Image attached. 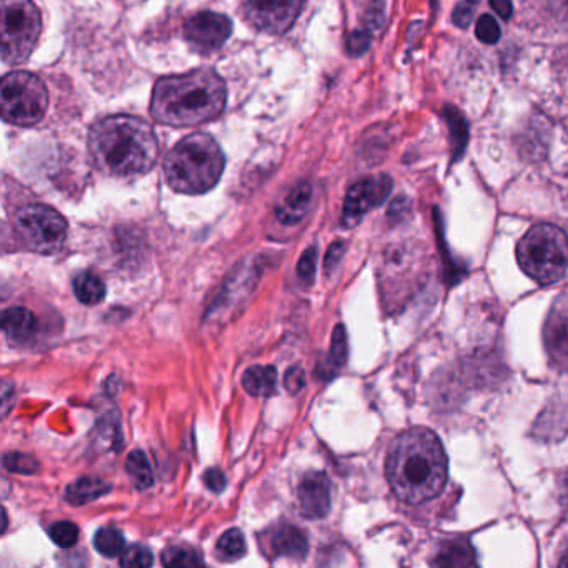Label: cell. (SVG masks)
I'll return each mask as SVG.
<instances>
[{"instance_id": "6da1fadb", "label": "cell", "mask_w": 568, "mask_h": 568, "mask_svg": "<svg viewBox=\"0 0 568 568\" xmlns=\"http://www.w3.org/2000/svg\"><path fill=\"white\" fill-rule=\"evenodd\" d=\"M394 494L407 504L432 500L447 484L448 462L434 432L414 427L395 438L385 464Z\"/></svg>"}, {"instance_id": "7a4b0ae2", "label": "cell", "mask_w": 568, "mask_h": 568, "mask_svg": "<svg viewBox=\"0 0 568 568\" xmlns=\"http://www.w3.org/2000/svg\"><path fill=\"white\" fill-rule=\"evenodd\" d=\"M89 151L99 171L109 178L134 179L154 168L159 142L144 119L112 115L91 129Z\"/></svg>"}, {"instance_id": "3957f363", "label": "cell", "mask_w": 568, "mask_h": 568, "mask_svg": "<svg viewBox=\"0 0 568 568\" xmlns=\"http://www.w3.org/2000/svg\"><path fill=\"white\" fill-rule=\"evenodd\" d=\"M227 102L224 79L212 69H195L161 79L152 94V118L172 128H192L217 119Z\"/></svg>"}, {"instance_id": "277c9868", "label": "cell", "mask_w": 568, "mask_h": 568, "mask_svg": "<svg viewBox=\"0 0 568 568\" xmlns=\"http://www.w3.org/2000/svg\"><path fill=\"white\" fill-rule=\"evenodd\" d=\"M224 168L225 158L217 142L207 134H192L165 158V181L179 194H205L221 181Z\"/></svg>"}, {"instance_id": "5b68a950", "label": "cell", "mask_w": 568, "mask_h": 568, "mask_svg": "<svg viewBox=\"0 0 568 568\" xmlns=\"http://www.w3.org/2000/svg\"><path fill=\"white\" fill-rule=\"evenodd\" d=\"M521 271L541 285L554 284L568 268V237L550 224L531 227L517 245Z\"/></svg>"}, {"instance_id": "8992f818", "label": "cell", "mask_w": 568, "mask_h": 568, "mask_svg": "<svg viewBox=\"0 0 568 568\" xmlns=\"http://www.w3.org/2000/svg\"><path fill=\"white\" fill-rule=\"evenodd\" d=\"M49 94L44 82L31 72H11L2 79L0 109L9 124L36 125L48 112Z\"/></svg>"}, {"instance_id": "52a82bcc", "label": "cell", "mask_w": 568, "mask_h": 568, "mask_svg": "<svg viewBox=\"0 0 568 568\" xmlns=\"http://www.w3.org/2000/svg\"><path fill=\"white\" fill-rule=\"evenodd\" d=\"M2 61L19 65L31 58L41 36V12L32 0H2Z\"/></svg>"}, {"instance_id": "ba28073f", "label": "cell", "mask_w": 568, "mask_h": 568, "mask_svg": "<svg viewBox=\"0 0 568 568\" xmlns=\"http://www.w3.org/2000/svg\"><path fill=\"white\" fill-rule=\"evenodd\" d=\"M16 229L29 247L41 252L58 251L68 235V222L55 209L44 204H29L19 209Z\"/></svg>"}, {"instance_id": "9c48e42d", "label": "cell", "mask_w": 568, "mask_h": 568, "mask_svg": "<svg viewBox=\"0 0 568 568\" xmlns=\"http://www.w3.org/2000/svg\"><path fill=\"white\" fill-rule=\"evenodd\" d=\"M242 9L252 28L271 36H281L297 21L302 0H244Z\"/></svg>"}, {"instance_id": "30bf717a", "label": "cell", "mask_w": 568, "mask_h": 568, "mask_svg": "<svg viewBox=\"0 0 568 568\" xmlns=\"http://www.w3.org/2000/svg\"><path fill=\"white\" fill-rule=\"evenodd\" d=\"M392 179L388 175H371L362 179L348 189L345 197L342 222L345 227H354L372 209L387 201L392 192Z\"/></svg>"}, {"instance_id": "8fae6325", "label": "cell", "mask_w": 568, "mask_h": 568, "mask_svg": "<svg viewBox=\"0 0 568 568\" xmlns=\"http://www.w3.org/2000/svg\"><path fill=\"white\" fill-rule=\"evenodd\" d=\"M185 39L195 51L211 54L219 51L232 34L231 19L215 12H201L185 24Z\"/></svg>"}, {"instance_id": "7c38bea8", "label": "cell", "mask_w": 568, "mask_h": 568, "mask_svg": "<svg viewBox=\"0 0 568 568\" xmlns=\"http://www.w3.org/2000/svg\"><path fill=\"white\" fill-rule=\"evenodd\" d=\"M545 348L557 367L568 371V295L555 301L544 328Z\"/></svg>"}, {"instance_id": "4fadbf2b", "label": "cell", "mask_w": 568, "mask_h": 568, "mask_svg": "<svg viewBox=\"0 0 568 568\" xmlns=\"http://www.w3.org/2000/svg\"><path fill=\"white\" fill-rule=\"evenodd\" d=\"M298 507L302 515L317 520L327 517L332 505V484L327 475L322 471H312L302 478L298 485Z\"/></svg>"}, {"instance_id": "5bb4252c", "label": "cell", "mask_w": 568, "mask_h": 568, "mask_svg": "<svg viewBox=\"0 0 568 568\" xmlns=\"http://www.w3.org/2000/svg\"><path fill=\"white\" fill-rule=\"evenodd\" d=\"M312 202V185L308 182H298L285 195L277 209V219L285 225L298 224L307 215Z\"/></svg>"}, {"instance_id": "9a60e30c", "label": "cell", "mask_w": 568, "mask_h": 568, "mask_svg": "<svg viewBox=\"0 0 568 568\" xmlns=\"http://www.w3.org/2000/svg\"><path fill=\"white\" fill-rule=\"evenodd\" d=\"M2 331L11 341H28L38 332V318L28 308H8L2 314Z\"/></svg>"}, {"instance_id": "2e32d148", "label": "cell", "mask_w": 568, "mask_h": 568, "mask_svg": "<svg viewBox=\"0 0 568 568\" xmlns=\"http://www.w3.org/2000/svg\"><path fill=\"white\" fill-rule=\"evenodd\" d=\"M432 564L435 567H471L477 565L474 548L465 540H448L442 544Z\"/></svg>"}, {"instance_id": "e0dca14e", "label": "cell", "mask_w": 568, "mask_h": 568, "mask_svg": "<svg viewBox=\"0 0 568 568\" xmlns=\"http://www.w3.org/2000/svg\"><path fill=\"white\" fill-rule=\"evenodd\" d=\"M278 374L274 367H251L242 377L245 392L252 397H272L277 392Z\"/></svg>"}, {"instance_id": "ac0fdd59", "label": "cell", "mask_w": 568, "mask_h": 568, "mask_svg": "<svg viewBox=\"0 0 568 568\" xmlns=\"http://www.w3.org/2000/svg\"><path fill=\"white\" fill-rule=\"evenodd\" d=\"M272 545L282 557L297 558V560H302L308 551L307 537L297 527H291V525L275 531Z\"/></svg>"}, {"instance_id": "d6986e66", "label": "cell", "mask_w": 568, "mask_h": 568, "mask_svg": "<svg viewBox=\"0 0 568 568\" xmlns=\"http://www.w3.org/2000/svg\"><path fill=\"white\" fill-rule=\"evenodd\" d=\"M109 490L111 487L101 478H79L65 488V500L71 505H85L89 501L98 500Z\"/></svg>"}, {"instance_id": "ffe728a7", "label": "cell", "mask_w": 568, "mask_h": 568, "mask_svg": "<svg viewBox=\"0 0 568 568\" xmlns=\"http://www.w3.org/2000/svg\"><path fill=\"white\" fill-rule=\"evenodd\" d=\"M444 115L448 132H450L452 154H454V161H458V159L464 155L465 149H467V119H465L464 114L457 111L454 105H447V108L444 109Z\"/></svg>"}, {"instance_id": "44dd1931", "label": "cell", "mask_w": 568, "mask_h": 568, "mask_svg": "<svg viewBox=\"0 0 568 568\" xmlns=\"http://www.w3.org/2000/svg\"><path fill=\"white\" fill-rule=\"evenodd\" d=\"M125 470L138 490H148L154 485V471H152L151 462L144 452H131L125 460Z\"/></svg>"}, {"instance_id": "7402d4cb", "label": "cell", "mask_w": 568, "mask_h": 568, "mask_svg": "<svg viewBox=\"0 0 568 568\" xmlns=\"http://www.w3.org/2000/svg\"><path fill=\"white\" fill-rule=\"evenodd\" d=\"M74 294L82 304L98 305L105 298V284L98 275L82 272L75 277Z\"/></svg>"}, {"instance_id": "603a6c76", "label": "cell", "mask_w": 568, "mask_h": 568, "mask_svg": "<svg viewBox=\"0 0 568 568\" xmlns=\"http://www.w3.org/2000/svg\"><path fill=\"white\" fill-rule=\"evenodd\" d=\"M94 547L99 554L115 558L125 550L124 534L114 527H104L94 535Z\"/></svg>"}, {"instance_id": "cb8c5ba5", "label": "cell", "mask_w": 568, "mask_h": 568, "mask_svg": "<svg viewBox=\"0 0 568 568\" xmlns=\"http://www.w3.org/2000/svg\"><path fill=\"white\" fill-rule=\"evenodd\" d=\"M245 550L247 547H245L244 534L239 528L225 531L217 544V554L225 560H237L245 554Z\"/></svg>"}, {"instance_id": "d4e9b609", "label": "cell", "mask_w": 568, "mask_h": 568, "mask_svg": "<svg viewBox=\"0 0 568 568\" xmlns=\"http://www.w3.org/2000/svg\"><path fill=\"white\" fill-rule=\"evenodd\" d=\"M162 564L165 567H197V565L204 564V560L194 548L178 545V547L168 548L162 554Z\"/></svg>"}, {"instance_id": "484cf974", "label": "cell", "mask_w": 568, "mask_h": 568, "mask_svg": "<svg viewBox=\"0 0 568 568\" xmlns=\"http://www.w3.org/2000/svg\"><path fill=\"white\" fill-rule=\"evenodd\" d=\"M154 564V555L144 545H131L121 555L122 567L148 568Z\"/></svg>"}, {"instance_id": "4316f807", "label": "cell", "mask_w": 568, "mask_h": 568, "mask_svg": "<svg viewBox=\"0 0 568 568\" xmlns=\"http://www.w3.org/2000/svg\"><path fill=\"white\" fill-rule=\"evenodd\" d=\"M49 535H51L52 540H54L59 547L71 548L78 544L79 527L72 524V521H58V524L52 525Z\"/></svg>"}, {"instance_id": "83f0119b", "label": "cell", "mask_w": 568, "mask_h": 568, "mask_svg": "<svg viewBox=\"0 0 568 568\" xmlns=\"http://www.w3.org/2000/svg\"><path fill=\"white\" fill-rule=\"evenodd\" d=\"M475 34H477L478 41L484 42V44H497L501 36L497 19L494 16H481L477 26H475Z\"/></svg>"}, {"instance_id": "f1b7e54d", "label": "cell", "mask_w": 568, "mask_h": 568, "mask_svg": "<svg viewBox=\"0 0 568 568\" xmlns=\"http://www.w3.org/2000/svg\"><path fill=\"white\" fill-rule=\"evenodd\" d=\"M4 467L14 474L31 475L39 470V462L26 454H6Z\"/></svg>"}, {"instance_id": "f546056e", "label": "cell", "mask_w": 568, "mask_h": 568, "mask_svg": "<svg viewBox=\"0 0 568 568\" xmlns=\"http://www.w3.org/2000/svg\"><path fill=\"white\" fill-rule=\"evenodd\" d=\"M347 334H345L344 325H338V327L335 328L334 337H332L331 351L332 362H334L335 367L341 368L342 365L347 362Z\"/></svg>"}, {"instance_id": "4dcf8cb0", "label": "cell", "mask_w": 568, "mask_h": 568, "mask_svg": "<svg viewBox=\"0 0 568 568\" xmlns=\"http://www.w3.org/2000/svg\"><path fill=\"white\" fill-rule=\"evenodd\" d=\"M315 271H317V251L311 247L302 254L297 265V275L302 284L311 285L314 282Z\"/></svg>"}, {"instance_id": "1f68e13d", "label": "cell", "mask_w": 568, "mask_h": 568, "mask_svg": "<svg viewBox=\"0 0 568 568\" xmlns=\"http://www.w3.org/2000/svg\"><path fill=\"white\" fill-rule=\"evenodd\" d=\"M372 42V32L367 31V29H361V31L352 32L348 36L347 41V51L348 54L354 55V58H358V55L365 54L371 48Z\"/></svg>"}, {"instance_id": "d6a6232c", "label": "cell", "mask_w": 568, "mask_h": 568, "mask_svg": "<svg viewBox=\"0 0 568 568\" xmlns=\"http://www.w3.org/2000/svg\"><path fill=\"white\" fill-rule=\"evenodd\" d=\"M385 24V9L382 4V0H375L374 4L368 8L367 14H365V26L367 31L374 32L378 29L384 28Z\"/></svg>"}, {"instance_id": "836d02e7", "label": "cell", "mask_w": 568, "mask_h": 568, "mask_svg": "<svg viewBox=\"0 0 568 568\" xmlns=\"http://www.w3.org/2000/svg\"><path fill=\"white\" fill-rule=\"evenodd\" d=\"M284 384L291 394H298L305 387V372L301 367L288 368L284 377Z\"/></svg>"}, {"instance_id": "e575fe53", "label": "cell", "mask_w": 568, "mask_h": 568, "mask_svg": "<svg viewBox=\"0 0 568 568\" xmlns=\"http://www.w3.org/2000/svg\"><path fill=\"white\" fill-rule=\"evenodd\" d=\"M204 484L207 485L209 490L221 494L227 485V478H225L221 468H211V470L205 471Z\"/></svg>"}, {"instance_id": "d590c367", "label": "cell", "mask_w": 568, "mask_h": 568, "mask_svg": "<svg viewBox=\"0 0 568 568\" xmlns=\"http://www.w3.org/2000/svg\"><path fill=\"white\" fill-rule=\"evenodd\" d=\"M452 21L457 28H470L471 21H474V11H471L470 4H458L452 14Z\"/></svg>"}, {"instance_id": "8d00e7d4", "label": "cell", "mask_w": 568, "mask_h": 568, "mask_svg": "<svg viewBox=\"0 0 568 568\" xmlns=\"http://www.w3.org/2000/svg\"><path fill=\"white\" fill-rule=\"evenodd\" d=\"M342 255H344V244L342 242H335V244L331 245L328 248L327 257H325V272L331 274L332 267L335 268V265L341 261Z\"/></svg>"}, {"instance_id": "74e56055", "label": "cell", "mask_w": 568, "mask_h": 568, "mask_svg": "<svg viewBox=\"0 0 568 568\" xmlns=\"http://www.w3.org/2000/svg\"><path fill=\"white\" fill-rule=\"evenodd\" d=\"M491 9L500 16L504 21H508L514 14V4L511 0H490Z\"/></svg>"}, {"instance_id": "f35d334b", "label": "cell", "mask_w": 568, "mask_h": 568, "mask_svg": "<svg viewBox=\"0 0 568 568\" xmlns=\"http://www.w3.org/2000/svg\"><path fill=\"white\" fill-rule=\"evenodd\" d=\"M558 565L561 567H568V538L561 545L560 558H558Z\"/></svg>"}, {"instance_id": "ab89813d", "label": "cell", "mask_w": 568, "mask_h": 568, "mask_svg": "<svg viewBox=\"0 0 568 568\" xmlns=\"http://www.w3.org/2000/svg\"><path fill=\"white\" fill-rule=\"evenodd\" d=\"M480 0H467V4L477 6Z\"/></svg>"}]
</instances>
